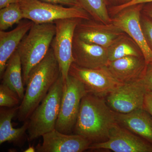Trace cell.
<instances>
[{
  "mask_svg": "<svg viewBox=\"0 0 152 152\" xmlns=\"http://www.w3.org/2000/svg\"><path fill=\"white\" fill-rule=\"evenodd\" d=\"M117 123L152 144V116L144 107L128 113L115 112Z\"/></svg>",
  "mask_w": 152,
  "mask_h": 152,
  "instance_id": "obj_17",
  "label": "cell"
},
{
  "mask_svg": "<svg viewBox=\"0 0 152 152\" xmlns=\"http://www.w3.org/2000/svg\"><path fill=\"white\" fill-rule=\"evenodd\" d=\"M146 63L144 57L129 56L109 61L105 68L121 83H126L141 78Z\"/></svg>",
  "mask_w": 152,
  "mask_h": 152,
  "instance_id": "obj_15",
  "label": "cell"
},
{
  "mask_svg": "<svg viewBox=\"0 0 152 152\" xmlns=\"http://www.w3.org/2000/svg\"><path fill=\"white\" fill-rule=\"evenodd\" d=\"M144 4L123 9L112 17V23L129 36L141 50L146 64L152 62V51L147 44L141 23Z\"/></svg>",
  "mask_w": 152,
  "mask_h": 152,
  "instance_id": "obj_9",
  "label": "cell"
},
{
  "mask_svg": "<svg viewBox=\"0 0 152 152\" xmlns=\"http://www.w3.org/2000/svg\"><path fill=\"white\" fill-rule=\"evenodd\" d=\"M24 18L20 3L12 4L0 10V30L5 31Z\"/></svg>",
  "mask_w": 152,
  "mask_h": 152,
  "instance_id": "obj_22",
  "label": "cell"
},
{
  "mask_svg": "<svg viewBox=\"0 0 152 152\" xmlns=\"http://www.w3.org/2000/svg\"><path fill=\"white\" fill-rule=\"evenodd\" d=\"M151 2H152V0H132L130 2L123 6L108 8L109 14L110 16L112 17L125 8L134 5L145 4L146 3Z\"/></svg>",
  "mask_w": 152,
  "mask_h": 152,
  "instance_id": "obj_26",
  "label": "cell"
},
{
  "mask_svg": "<svg viewBox=\"0 0 152 152\" xmlns=\"http://www.w3.org/2000/svg\"><path fill=\"white\" fill-rule=\"evenodd\" d=\"M147 92H152V62L146 64L141 78Z\"/></svg>",
  "mask_w": 152,
  "mask_h": 152,
  "instance_id": "obj_25",
  "label": "cell"
},
{
  "mask_svg": "<svg viewBox=\"0 0 152 152\" xmlns=\"http://www.w3.org/2000/svg\"><path fill=\"white\" fill-rule=\"evenodd\" d=\"M108 8L120 7L130 2L132 0H105Z\"/></svg>",
  "mask_w": 152,
  "mask_h": 152,
  "instance_id": "obj_29",
  "label": "cell"
},
{
  "mask_svg": "<svg viewBox=\"0 0 152 152\" xmlns=\"http://www.w3.org/2000/svg\"><path fill=\"white\" fill-rule=\"evenodd\" d=\"M124 34L112 23L104 24L91 18L81 20L76 28L75 35L87 42L107 48L117 38Z\"/></svg>",
  "mask_w": 152,
  "mask_h": 152,
  "instance_id": "obj_12",
  "label": "cell"
},
{
  "mask_svg": "<svg viewBox=\"0 0 152 152\" xmlns=\"http://www.w3.org/2000/svg\"><path fill=\"white\" fill-rule=\"evenodd\" d=\"M81 19L72 18L58 20L54 23L56 34L51 48L58 63L64 81L67 78L70 68L74 63L73 42L76 28Z\"/></svg>",
  "mask_w": 152,
  "mask_h": 152,
  "instance_id": "obj_7",
  "label": "cell"
},
{
  "mask_svg": "<svg viewBox=\"0 0 152 152\" xmlns=\"http://www.w3.org/2000/svg\"><path fill=\"white\" fill-rule=\"evenodd\" d=\"M143 107L152 116V92H147L146 94Z\"/></svg>",
  "mask_w": 152,
  "mask_h": 152,
  "instance_id": "obj_28",
  "label": "cell"
},
{
  "mask_svg": "<svg viewBox=\"0 0 152 152\" xmlns=\"http://www.w3.org/2000/svg\"><path fill=\"white\" fill-rule=\"evenodd\" d=\"M141 23L147 44L152 51V20L142 12Z\"/></svg>",
  "mask_w": 152,
  "mask_h": 152,
  "instance_id": "obj_24",
  "label": "cell"
},
{
  "mask_svg": "<svg viewBox=\"0 0 152 152\" xmlns=\"http://www.w3.org/2000/svg\"><path fill=\"white\" fill-rule=\"evenodd\" d=\"M69 75L80 81L88 93L101 97L107 96L123 84L117 80L105 67L88 69L73 63L70 68Z\"/></svg>",
  "mask_w": 152,
  "mask_h": 152,
  "instance_id": "obj_8",
  "label": "cell"
},
{
  "mask_svg": "<svg viewBox=\"0 0 152 152\" xmlns=\"http://www.w3.org/2000/svg\"><path fill=\"white\" fill-rule=\"evenodd\" d=\"M41 1L45 2L56 4L81 7L80 5L78 0H41Z\"/></svg>",
  "mask_w": 152,
  "mask_h": 152,
  "instance_id": "obj_27",
  "label": "cell"
},
{
  "mask_svg": "<svg viewBox=\"0 0 152 152\" xmlns=\"http://www.w3.org/2000/svg\"><path fill=\"white\" fill-rule=\"evenodd\" d=\"M88 93L80 81L69 75L65 81L56 130L64 134L72 133L77 122L82 99Z\"/></svg>",
  "mask_w": 152,
  "mask_h": 152,
  "instance_id": "obj_6",
  "label": "cell"
},
{
  "mask_svg": "<svg viewBox=\"0 0 152 152\" xmlns=\"http://www.w3.org/2000/svg\"><path fill=\"white\" fill-rule=\"evenodd\" d=\"M142 12L152 20V2L144 4Z\"/></svg>",
  "mask_w": 152,
  "mask_h": 152,
  "instance_id": "obj_30",
  "label": "cell"
},
{
  "mask_svg": "<svg viewBox=\"0 0 152 152\" xmlns=\"http://www.w3.org/2000/svg\"><path fill=\"white\" fill-rule=\"evenodd\" d=\"M25 152H36V148H34L33 146H29V147L27 149L25 150Z\"/></svg>",
  "mask_w": 152,
  "mask_h": 152,
  "instance_id": "obj_32",
  "label": "cell"
},
{
  "mask_svg": "<svg viewBox=\"0 0 152 152\" xmlns=\"http://www.w3.org/2000/svg\"><path fill=\"white\" fill-rule=\"evenodd\" d=\"M22 0H0V9L4 8L12 4L20 3Z\"/></svg>",
  "mask_w": 152,
  "mask_h": 152,
  "instance_id": "obj_31",
  "label": "cell"
},
{
  "mask_svg": "<svg viewBox=\"0 0 152 152\" xmlns=\"http://www.w3.org/2000/svg\"><path fill=\"white\" fill-rule=\"evenodd\" d=\"M2 83L13 90L22 100L25 95L24 85L20 58L17 50L7 63L4 74L1 78Z\"/></svg>",
  "mask_w": 152,
  "mask_h": 152,
  "instance_id": "obj_19",
  "label": "cell"
},
{
  "mask_svg": "<svg viewBox=\"0 0 152 152\" xmlns=\"http://www.w3.org/2000/svg\"><path fill=\"white\" fill-rule=\"evenodd\" d=\"M56 31L55 23H34L19 45L17 50L21 62L25 86L31 70L43 59L48 52Z\"/></svg>",
  "mask_w": 152,
  "mask_h": 152,
  "instance_id": "obj_3",
  "label": "cell"
},
{
  "mask_svg": "<svg viewBox=\"0 0 152 152\" xmlns=\"http://www.w3.org/2000/svg\"><path fill=\"white\" fill-rule=\"evenodd\" d=\"M19 106L14 107L0 109V144L6 142H19L23 137L28 128L29 120L24 122L20 128L15 129L12 121L18 114Z\"/></svg>",
  "mask_w": 152,
  "mask_h": 152,
  "instance_id": "obj_18",
  "label": "cell"
},
{
  "mask_svg": "<svg viewBox=\"0 0 152 152\" xmlns=\"http://www.w3.org/2000/svg\"><path fill=\"white\" fill-rule=\"evenodd\" d=\"M80 5L92 18L104 24L112 23L108 8L105 0H78Z\"/></svg>",
  "mask_w": 152,
  "mask_h": 152,
  "instance_id": "obj_21",
  "label": "cell"
},
{
  "mask_svg": "<svg viewBox=\"0 0 152 152\" xmlns=\"http://www.w3.org/2000/svg\"><path fill=\"white\" fill-rule=\"evenodd\" d=\"M72 53L74 63L82 67L99 69L109 62L107 48L87 42L75 35Z\"/></svg>",
  "mask_w": 152,
  "mask_h": 152,
  "instance_id": "obj_14",
  "label": "cell"
},
{
  "mask_svg": "<svg viewBox=\"0 0 152 152\" xmlns=\"http://www.w3.org/2000/svg\"><path fill=\"white\" fill-rule=\"evenodd\" d=\"M147 92L141 79L123 83L106 96V102L112 110L128 113L143 107Z\"/></svg>",
  "mask_w": 152,
  "mask_h": 152,
  "instance_id": "obj_11",
  "label": "cell"
},
{
  "mask_svg": "<svg viewBox=\"0 0 152 152\" xmlns=\"http://www.w3.org/2000/svg\"><path fill=\"white\" fill-rule=\"evenodd\" d=\"M61 75L58 63L50 48L43 59L30 72L17 114L20 121L28 120Z\"/></svg>",
  "mask_w": 152,
  "mask_h": 152,
  "instance_id": "obj_2",
  "label": "cell"
},
{
  "mask_svg": "<svg viewBox=\"0 0 152 152\" xmlns=\"http://www.w3.org/2000/svg\"><path fill=\"white\" fill-rule=\"evenodd\" d=\"M117 123L115 112L104 98L88 93L82 99L74 129L92 143L100 142L108 140Z\"/></svg>",
  "mask_w": 152,
  "mask_h": 152,
  "instance_id": "obj_1",
  "label": "cell"
},
{
  "mask_svg": "<svg viewBox=\"0 0 152 152\" xmlns=\"http://www.w3.org/2000/svg\"><path fill=\"white\" fill-rule=\"evenodd\" d=\"M107 49L109 61L129 56L144 57L140 47L126 34L117 38Z\"/></svg>",
  "mask_w": 152,
  "mask_h": 152,
  "instance_id": "obj_20",
  "label": "cell"
},
{
  "mask_svg": "<svg viewBox=\"0 0 152 152\" xmlns=\"http://www.w3.org/2000/svg\"><path fill=\"white\" fill-rule=\"evenodd\" d=\"M64 83L61 74L28 119L27 132L30 141L55 129L59 115Z\"/></svg>",
  "mask_w": 152,
  "mask_h": 152,
  "instance_id": "obj_4",
  "label": "cell"
},
{
  "mask_svg": "<svg viewBox=\"0 0 152 152\" xmlns=\"http://www.w3.org/2000/svg\"><path fill=\"white\" fill-rule=\"evenodd\" d=\"M21 100L16 93L4 84L0 85V106L8 108L18 106Z\"/></svg>",
  "mask_w": 152,
  "mask_h": 152,
  "instance_id": "obj_23",
  "label": "cell"
},
{
  "mask_svg": "<svg viewBox=\"0 0 152 152\" xmlns=\"http://www.w3.org/2000/svg\"><path fill=\"white\" fill-rule=\"evenodd\" d=\"M20 4L24 18L34 23H54L58 20L72 18L85 20L92 18L89 14L80 7H65L61 5L41 0H22Z\"/></svg>",
  "mask_w": 152,
  "mask_h": 152,
  "instance_id": "obj_5",
  "label": "cell"
},
{
  "mask_svg": "<svg viewBox=\"0 0 152 152\" xmlns=\"http://www.w3.org/2000/svg\"><path fill=\"white\" fill-rule=\"evenodd\" d=\"M89 149H104L115 152H152V144L117 123L108 140L94 143Z\"/></svg>",
  "mask_w": 152,
  "mask_h": 152,
  "instance_id": "obj_10",
  "label": "cell"
},
{
  "mask_svg": "<svg viewBox=\"0 0 152 152\" xmlns=\"http://www.w3.org/2000/svg\"><path fill=\"white\" fill-rule=\"evenodd\" d=\"M43 142L36 147L37 152H82L92 144L80 135L64 134L56 129L42 136Z\"/></svg>",
  "mask_w": 152,
  "mask_h": 152,
  "instance_id": "obj_13",
  "label": "cell"
},
{
  "mask_svg": "<svg viewBox=\"0 0 152 152\" xmlns=\"http://www.w3.org/2000/svg\"><path fill=\"white\" fill-rule=\"evenodd\" d=\"M34 23L30 20L20 21L10 31H0V77L2 76L8 61L16 51L23 38Z\"/></svg>",
  "mask_w": 152,
  "mask_h": 152,
  "instance_id": "obj_16",
  "label": "cell"
}]
</instances>
